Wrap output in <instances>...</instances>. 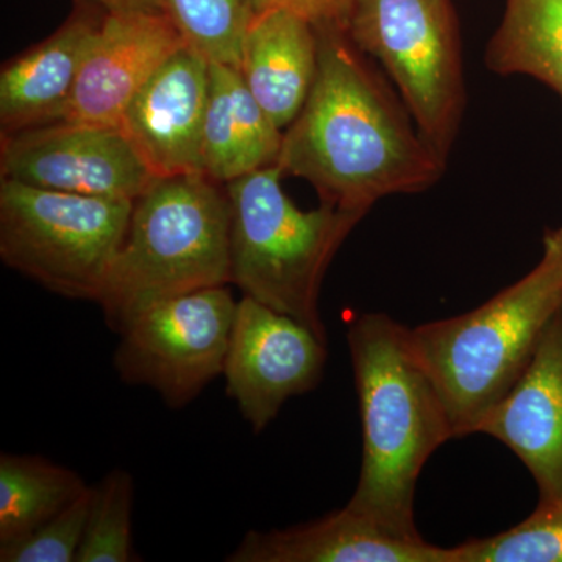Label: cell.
<instances>
[{
    "instance_id": "cell-1",
    "label": "cell",
    "mask_w": 562,
    "mask_h": 562,
    "mask_svg": "<svg viewBox=\"0 0 562 562\" xmlns=\"http://www.w3.org/2000/svg\"><path fill=\"white\" fill-rule=\"evenodd\" d=\"M316 31V80L283 132L281 171L310 181L322 203L362 214L386 195L428 190L446 157L413 127L405 103L342 25Z\"/></svg>"
},
{
    "instance_id": "cell-2",
    "label": "cell",
    "mask_w": 562,
    "mask_h": 562,
    "mask_svg": "<svg viewBox=\"0 0 562 562\" xmlns=\"http://www.w3.org/2000/svg\"><path fill=\"white\" fill-rule=\"evenodd\" d=\"M362 424V464L347 506L403 536H420L414 497L425 464L454 439L438 387L412 333L382 313L347 331Z\"/></svg>"
},
{
    "instance_id": "cell-3",
    "label": "cell",
    "mask_w": 562,
    "mask_h": 562,
    "mask_svg": "<svg viewBox=\"0 0 562 562\" xmlns=\"http://www.w3.org/2000/svg\"><path fill=\"white\" fill-rule=\"evenodd\" d=\"M562 310V227L532 271L461 316L413 328L414 349L441 394L454 438L473 435L528 368Z\"/></svg>"
},
{
    "instance_id": "cell-4",
    "label": "cell",
    "mask_w": 562,
    "mask_h": 562,
    "mask_svg": "<svg viewBox=\"0 0 562 562\" xmlns=\"http://www.w3.org/2000/svg\"><path fill=\"white\" fill-rule=\"evenodd\" d=\"M205 173L158 179L133 203L99 305L121 333L168 299L231 283V205Z\"/></svg>"
},
{
    "instance_id": "cell-5",
    "label": "cell",
    "mask_w": 562,
    "mask_h": 562,
    "mask_svg": "<svg viewBox=\"0 0 562 562\" xmlns=\"http://www.w3.org/2000/svg\"><path fill=\"white\" fill-rule=\"evenodd\" d=\"M268 166L225 184L231 205V283L246 297L294 317L327 341L319 312L322 281L366 214L322 203L303 211Z\"/></svg>"
},
{
    "instance_id": "cell-6",
    "label": "cell",
    "mask_w": 562,
    "mask_h": 562,
    "mask_svg": "<svg viewBox=\"0 0 562 562\" xmlns=\"http://www.w3.org/2000/svg\"><path fill=\"white\" fill-rule=\"evenodd\" d=\"M133 203L0 180V258L47 291L99 302Z\"/></svg>"
},
{
    "instance_id": "cell-7",
    "label": "cell",
    "mask_w": 562,
    "mask_h": 562,
    "mask_svg": "<svg viewBox=\"0 0 562 562\" xmlns=\"http://www.w3.org/2000/svg\"><path fill=\"white\" fill-rule=\"evenodd\" d=\"M344 31L384 66L424 138L447 157L465 105L450 0H347Z\"/></svg>"
},
{
    "instance_id": "cell-8",
    "label": "cell",
    "mask_w": 562,
    "mask_h": 562,
    "mask_svg": "<svg viewBox=\"0 0 562 562\" xmlns=\"http://www.w3.org/2000/svg\"><path fill=\"white\" fill-rule=\"evenodd\" d=\"M236 306L225 286L150 306L120 333L117 375L157 391L169 408H184L224 373Z\"/></svg>"
},
{
    "instance_id": "cell-9",
    "label": "cell",
    "mask_w": 562,
    "mask_h": 562,
    "mask_svg": "<svg viewBox=\"0 0 562 562\" xmlns=\"http://www.w3.org/2000/svg\"><path fill=\"white\" fill-rule=\"evenodd\" d=\"M0 173L41 190L125 201L158 180L121 127L79 121L2 135Z\"/></svg>"
},
{
    "instance_id": "cell-10",
    "label": "cell",
    "mask_w": 562,
    "mask_h": 562,
    "mask_svg": "<svg viewBox=\"0 0 562 562\" xmlns=\"http://www.w3.org/2000/svg\"><path fill=\"white\" fill-rule=\"evenodd\" d=\"M325 361L327 341L312 328L246 295L238 302L225 358V386L257 435L279 416L284 403L321 383Z\"/></svg>"
},
{
    "instance_id": "cell-11",
    "label": "cell",
    "mask_w": 562,
    "mask_h": 562,
    "mask_svg": "<svg viewBox=\"0 0 562 562\" xmlns=\"http://www.w3.org/2000/svg\"><path fill=\"white\" fill-rule=\"evenodd\" d=\"M183 46L161 11L103 14L60 121L120 127L136 92Z\"/></svg>"
},
{
    "instance_id": "cell-12",
    "label": "cell",
    "mask_w": 562,
    "mask_h": 562,
    "mask_svg": "<svg viewBox=\"0 0 562 562\" xmlns=\"http://www.w3.org/2000/svg\"><path fill=\"white\" fill-rule=\"evenodd\" d=\"M210 63L180 47L122 114L121 131L157 179L203 173L202 139Z\"/></svg>"
},
{
    "instance_id": "cell-13",
    "label": "cell",
    "mask_w": 562,
    "mask_h": 562,
    "mask_svg": "<svg viewBox=\"0 0 562 562\" xmlns=\"http://www.w3.org/2000/svg\"><path fill=\"white\" fill-rule=\"evenodd\" d=\"M476 432L502 443L530 471L539 502L562 501V310L535 357Z\"/></svg>"
},
{
    "instance_id": "cell-14",
    "label": "cell",
    "mask_w": 562,
    "mask_h": 562,
    "mask_svg": "<svg viewBox=\"0 0 562 562\" xmlns=\"http://www.w3.org/2000/svg\"><path fill=\"white\" fill-rule=\"evenodd\" d=\"M231 562H457L452 549L403 536L349 506L286 530L249 531Z\"/></svg>"
},
{
    "instance_id": "cell-15",
    "label": "cell",
    "mask_w": 562,
    "mask_h": 562,
    "mask_svg": "<svg viewBox=\"0 0 562 562\" xmlns=\"http://www.w3.org/2000/svg\"><path fill=\"white\" fill-rule=\"evenodd\" d=\"M319 38L312 22L288 10L257 13L244 40L243 79L280 131L301 113L316 80Z\"/></svg>"
},
{
    "instance_id": "cell-16",
    "label": "cell",
    "mask_w": 562,
    "mask_h": 562,
    "mask_svg": "<svg viewBox=\"0 0 562 562\" xmlns=\"http://www.w3.org/2000/svg\"><path fill=\"white\" fill-rule=\"evenodd\" d=\"M101 20L90 14H74L49 38L3 66L0 74L2 135L60 121Z\"/></svg>"
},
{
    "instance_id": "cell-17",
    "label": "cell",
    "mask_w": 562,
    "mask_h": 562,
    "mask_svg": "<svg viewBox=\"0 0 562 562\" xmlns=\"http://www.w3.org/2000/svg\"><path fill=\"white\" fill-rule=\"evenodd\" d=\"M283 131L261 109L233 66L210 63V91L203 124V173L231 183L279 162Z\"/></svg>"
},
{
    "instance_id": "cell-18",
    "label": "cell",
    "mask_w": 562,
    "mask_h": 562,
    "mask_svg": "<svg viewBox=\"0 0 562 562\" xmlns=\"http://www.w3.org/2000/svg\"><path fill=\"white\" fill-rule=\"evenodd\" d=\"M486 65L502 76L535 77L562 99V0H506Z\"/></svg>"
},
{
    "instance_id": "cell-19",
    "label": "cell",
    "mask_w": 562,
    "mask_h": 562,
    "mask_svg": "<svg viewBox=\"0 0 562 562\" xmlns=\"http://www.w3.org/2000/svg\"><path fill=\"white\" fill-rule=\"evenodd\" d=\"M79 473L46 458L0 457V546L18 541L88 491Z\"/></svg>"
},
{
    "instance_id": "cell-20",
    "label": "cell",
    "mask_w": 562,
    "mask_h": 562,
    "mask_svg": "<svg viewBox=\"0 0 562 562\" xmlns=\"http://www.w3.org/2000/svg\"><path fill=\"white\" fill-rule=\"evenodd\" d=\"M160 9L190 49L239 69L254 0H160Z\"/></svg>"
},
{
    "instance_id": "cell-21",
    "label": "cell",
    "mask_w": 562,
    "mask_h": 562,
    "mask_svg": "<svg viewBox=\"0 0 562 562\" xmlns=\"http://www.w3.org/2000/svg\"><path fill=\"white\" fill-rule=\"evenodd\" d=\"M133 479L114 469L92 486L90 513L76 562H132Z\"/></svg>"
},
{
    "instance_id": "cell-22",
    "label": "cell",
    "mask_w": 562,
    "mask_h": 562,
    "mask_svg": "<svg viewBox=\"0 0 562 562\" xmlns=\"http://www.w3.org/2000/svg\"><path fill=\"white\" fill-rule=\"evenodd\" d=\"M457 562H562V501L539 502L516 527L454 547Z\"/></svg>"
},
{
    "instance_id": "cell-23",
    "label": "cell",
    "mask_w": 562,
    "mask_h": 562,
    "mask_svg": "<svg viewBox=\"0 0 562 562\" xmlns=\"http://www.w3.org/2000/svg\"><path fill=\"white\" fill-rule=\"evenodd\" d=\"M92 486L76 502L18 541L0 546L2 562H76L88 513Z\"/></svg>"
},
{
    "instance_id": "cell-24",
    "label": "cell",
    "mask_w": 562,
    "mask_h": 562,
    "mask_svg": "<svg viewBox=\"0 0 562 562\" xmlns=\"http://www.w3.org/2000/svg\"><path fill=\"white\" fill-rule=\"evenodd\" d=\"M255 14L271 10H288L312 22L314 27L342 25L347 0H254Z\"/></svg>"
},
{
    "instance_id": "cell-25",
    "label": "cell",
    "mask_w": 562,
    "mask_h": 562,
    "mask_svg": "<svg viewBox=\"0 0 562 562\" xmlns=\"http://www.w3.org/2000/svg\"><path fill=\"white\" fill-rule=\"evenodd\" d=\"M91 2L102 7L105 13H135V11L155 13V11H161L160 0H91Z\"/></svg>"
}]
</instances>
